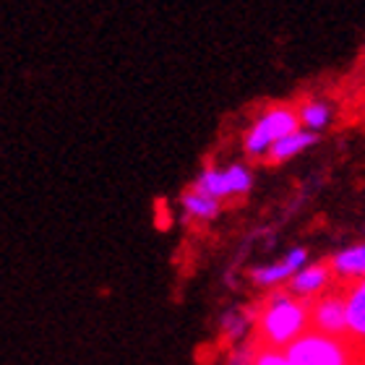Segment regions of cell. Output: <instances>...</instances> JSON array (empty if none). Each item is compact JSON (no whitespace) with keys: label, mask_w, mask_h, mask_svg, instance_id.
<instances>
[{"label":"cell","mask_w":365,"mask_h":365,"mask_svg":"<svg viewBox=\"0 0 365 365\" xmlns=\"http://www.w3.org/2000/svg\"><path fill=\"white\" fill-rule=\"evenodd\" d=\"M311 329V305L308 300H295L292 292H277L267 300L259 319L261 347L287 350L297 336Z\"/></svg>","instance_id":"6da1fadb"},{"label":"cell","mask_w":365,"mask_h":365,"mask_svg":"<svg viewBox=\"0 0 365 365\" xmlns=\"http://www.w3.org/2000/svg\"><path fill=\"white\" fill-rule=\"evenodd\" d=\"M292 365H352V344L308 329L284 350Z\"/></svg>","instance_id":"7a4b0ae2"},{"label":"cell","mask_w":365,"mask_h":365,"mask_svg":"<svg viewBox=\"0 0 365 365\" xmlns=\"http://www.w3.org/2000/svg\"><path fill=\"white\" fill-rule=\"evenodd\" d=\"M300 130V115L289 107H272L269 113H264L259 118V123L248 130L245 136V152L251 157H261V154H269L279 138L289 136Z\"/></svg>","instance_id":"3957f363"},{"label":"cell","mask_w":365,"mask_h":365,"mask_svg":"<svg viewBox=\"0 0 365 365\" xmlns=\"http://www.w3.org/2000/svg\"><path fill=\"white\" fill-rule=\"evenodd\" d=\"M251 173L243 168V165H230L227 170H217V168H209L204 170L201 175L196 178L193 182V188L206 193V196L217 198H232V196H245L248 190H251Z\"/></svg>","instance_id":"277c9868"},{"label":"cell","mask_w":365,"mask_h":365,"mask_svg":"<svg viewBox=\"0 0 365 365\" xmlns=\"http://www.w3.org/2000/svg\"><path fill=\"white\" fill-rule=\"evenodd\" d=\"M311 305V329L329 336H347V292H321V297L308 300Z\"/></svg>","instance_id":"5b68a950"},{"label":"cell","mask_w":365,"mask_h":365,"mask_svg":"<svg viewBox=\"0 0 365 365\" xmlns=\"http://www.w3.org/2000/svg\"><path fill=\"white\" fill-rule=\"evenodd\" d=\"M331 264H313V267H305L289 279V292L300 297L308 295H319L329 287V279H331Z\"/></svg>","instance_id":"8992f818"},{"label":"cell","mask_w":365,"mask_h":365,"mask_svg":"<svg viewBox=\"0 0 365 365\" xmlns=\"http://www.w3.org/2000/svg\"><path fill=\"white\" fill-rule=\"evenodd\" d=\"M347 336L352 342H365V277L347 289Z\"/></svg>","instance_id":"52a82bcc"},{"label":"cell","mask_w":365,"mask_h":365,"mask_svg":"<svg viewBox=\"0 0 365 365\" xmlns=\"http://www.w3.org/2000/svg\"><path fill=\"white\" fill-rule=\"evenodd\" d=\"M308 253L303 248H292V251L279 261V264H272V267H261L253 272V282L259 284H277V282L287 279V277H295L300 272V267L305 264Z\"/></svg>","instance_id":"ba28073f"},{"label":"cell","mask_w":365,"mask_h":365,"mask_svg":"<svg viewBox=\"0 0 365 365\" xmlns=\"http://www.w3.org/2000/svg\"><path fill=\"white\" fill-rule=\"evenodd\" d=\"M316 144V133L313 130H295V133H289V136L279 138L277 144L269 149V162H284L289 160V157H295V154H300L303 149H308V146Z\"/></svg>","instance_id":"9c48e42d"},{"label":"cell","mask_w":365,"mask_h":365,"mask_svg":"<svg viewBox=\"0 0 365 365\" xmlns=\"http://www.w3.org/2000/svg\"><path fill=\"white\" fill-rule=\"evenodd\" d=\"M180 204L190 220H198V222H209L220 214V201L212 196H206V193H201V190H196V188L185 190L180 198Z\"/></svg>","instance_id":"30bf717a"},{"label":"cell","mask_w":365,"mask_h":365,"mask_svg":"<svg viewBox=\"0 0 365 365\" xmlns=\"http://www.w3.org/2000/svg\"><path fill=\"white\" fill-rule=\"evenodd\" d=\"M331 269L339 277H365V245H355L336 253L331 259Z\"/></svg>","instance_id":"8fae6325"},{"label":"cell","mask_w":365,"mask_h":365,"mask_svg":"<svg viewBox=\"0 0 365 365\" xmlns=\"http://www.w3.org/2000/svg\"><path fill=\"white\" fill-rule=\"evenodd\" d=\"M297 115H300V125L305 130H319L329 123V107L324 102H305L297 110Z\"/></svg>","instance_id":"7c38bea8"},{"label":"cell","mask_w":365,"mask_h":365,"mask_svg":"<svg viewBox=\"0 0 365 365\" xmlns=\"http://www.w3.org/2000/svg\"><path fill=\"white\" fill-rule=\"evenodd\" d=\"M253 365H292L287 360V355L274 347H259L253 352Z\"/></svg>","instance_id":"4fadbf2b"},{"label":"cell","mask_w":365,"mask_h":365,"mask_svg":"<svg viewBox=\"0 0 365 365\" xmlns=\"http://www.w3.org/2000/svg\"><path fill=\"white\" fill-rule=\"evenodd\" d=\"M225 329H227L230 336H240L245 329V319L243 316H230V319L225 321Z\"/></svg>","instance_id":"5bb4252c"}]
</instances>
